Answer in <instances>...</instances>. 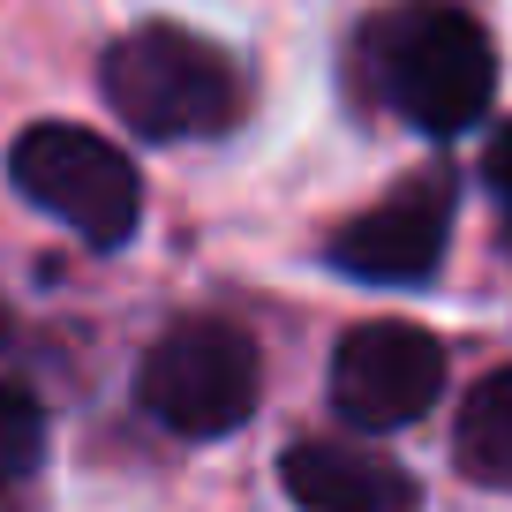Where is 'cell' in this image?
<instances>
[{
    "label": "cell",
    "instance_id": "7",
    "mask_svg": "<svg viewBox=\"0 0 512 512\" xmlns=\"http://www.w3.org/2000/svg\"><path fill=\"white\" fill-rule=\"evenodd\" d=\"M279 482L302 512H415V475L369 445H332L302 437L279 460Z\"/></svg>",
    "mask_w": 512,
    "mask_h": 512
},
{
    "label": "cell",
    "instance_id": "11",
    "mask_svg": "<svg viewBox=\"0 0 512 512\" xmlns=\"http://www.w3.org/2000/svg\"><path fill=\"white\" fill-rule=\"evenodd\" d=\"M0 347H8V309H0Z\"/></svg>",
    "mask_w": 512,
    "mask_h": 512
},
{
    "label": "cell",
    "instance_id": "5",
    "mask_svg": "<svg viewBox=\"0 0 512 512\" xmlns=\"http://www.w3.org/2000/svg\"><path fill=\"white\" fill-rule=\"evenodd\" d=\"M445 392V347L422 324H354L332 354V407L354 430H407Z\"/></svg>",
    "mask_w": 512,
    "mask_h": 512
},
{
    "label": "cell",
    "instance_id": "6",
    "mask_svg": "<svg viewBox=\"0 0 512 512\" xmlns=\"http://www.w3.org/2000/svg\"><path fill=\"white\" fill-rule=\"evenodd\" d=\"M445 241H452V181L422 174L407 189H392L377 211L339 226L324 241V264L347 279H377V287H415V279L437 272Z\"/></svg>",
    "mask_w": 512,
    "mask_h": 512
},
{
    "label": "cell",
    "instance_id": "2",
    "mask_svg": "<svg viewBox=\"0 0 512 512\" xmlns=\"http://www.w3.org/2000/svg\"><path fill=\"white\" fill-rule=\"evenodd\" d=\"M98 83H106V106L136 136H159V144L219 136L241 121V68L181 23H144V31L113 38L98 61Z\"/></svg>",
    "mask_w": 512,
    "mask_h": 512
},
{
    "label": "cell",
    "instance_id": "3",
    "mask_svg": "<svg viewBox=\"0 0 512 512\" xmlns=\"http://www.w3.org/2000/svg\"><path fill=\"white\" fill-rule=\"evenodd\" d=\"M8 174H16V189L38 211H53L91 249H128L136 226H144V174H136V159L76 121L23 128L16 151H8Z\"/></svg>",
    "mask_w": 512,
    "mask_h": 512
},
{
    "label": "cell",
    "instance_id": "10",
    "mask_svg": "<svg viewBox=\"0 0 512 512\" xmlns=\"http://www.w3.org/2000/svg\"><path fill=\"white\" fill-rule=\"evenodd\" d=\"M482 174H490V189H497V196L512 204V121H505V128L490 136V159H482Z\"/></svg>",
    "mask_w": 512,
    "mask_h": 512
},
{
    "label": "cell",
    "instance_id": "4",
    "mask_svg": "<svg viewBox=\"0 0 512 512\" xmlns=\"http://www.w3.org/2000/svg\"><path fill=\"white\" fill-rule=\"evenodd\" d=\"M144 415L174 437H226L256 415L264 392V354L241 324L226 317H189L144 354Z\"/></svg>",
    "mask_w": 512,
    "mask_h": 512
},
{
    "label": "cell",
    "instance_id": "8",
    "mask_svg": "<svg viewBox=\"0 0 512 512\" xmlns=\"http://www.w3.org/2000/svg\"><path fill=\"white\" fill-rule=\"evenodd\" d=\"M452 460H460V475L482 482V490H512V369L482 377L475 392L460 400Z\"/></svg>",
    "mask_w": 512,
    "mask_h": 512
},
{
    "label": "cell",
    "instance_id": "1",
    "mask_svg": "<svg viewBox=\"0 0 512 512\" xmlns=\"http://www.w3.org/2000/svg\"><path fill=\"white\" fill-rule=\"evenodd\" d=\"M362 61L377 76V91L392 98L400 121H415L422 136H460L490 113L497 91V53L482 38V23L445 0H400L362 31Z\"/></svg>",
    "mask_w": 512,
    "mask_h": 512
},
{
    "label": "cell",
    "instance_id": "9",
    "mask_svg": "<svg viewBox=\"0 0 512 512\" xmlns=\"http://www.w3.org/2000/svg\"><path fill=\"white\" fill-rule=\"evenodd\" d=\"M38 460H46V407L23 384H0V490L31 482Z\"/></svg>",
    "mask_w": 512,
    "mask_h": 512
}]
</instances>
